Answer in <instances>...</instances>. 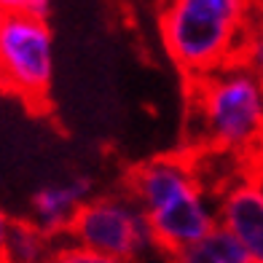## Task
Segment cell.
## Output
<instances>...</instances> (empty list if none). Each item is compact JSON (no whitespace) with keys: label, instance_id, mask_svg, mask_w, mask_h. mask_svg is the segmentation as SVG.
<instances>
[{"label":"cell","instance_id":"cell-1","mask_svg":"<svg viewBox=\"0 0 263 263\" xmlns=\"http://www.w3.org/2000/svg\"><path fill=\"white\" fill-rule=\"evenodd\" d=\"M191 83L199 142L207 151L250 161L263 140V76L245 57H236Z\"/></svg>","mask_w":263,"mask_h":263},{"label":"cell","instance_id":"cell-2","mask_svg":"<svg viewBox=\"0 0 263 263\" xmlns=\"http://www.w3.org/2000/svg\"><path fill=\"white\" fill-rule=\"evenodd\" d=\"M159 25L166 51L188 78L204 76L245 51V25L185 0H164Z\"/></svg>","mask_w":263,"mask_h":263},{"label":"cell","instance_id":"cell-3","mask_svg":"<svg viewBox=\"0 0 263 263\" xmlns=\"http://www.w3.org/2000/svg\"><path fill=\"white\" fill-rule=\"evenodd\" d=\"M54 78L51 30L43 16L3 14L0 19V89H8L32 105L49 97Z\"/></svg>","mask_w":263,"mask_h":263},{"label":"cell","instance_id":"cell-4","mask_svg":"<svg viewBox=\"0 0 263 263\" xmlns=\"http://www.w3.org/2000/svg\"><path fill=\"white\" fill-rule=\"evenodd\" d=\"M67 234L73 236V242L97 250L107 258V263L132 260L156 247L145 210L129 194L86 199L76 210Z\"/></svg>","mask_w":263,"mask_h":263},{"label":"cell","instance_id":"cell-5","mask_svg":"<svg viewBox=\"0 0 263 263\" xmlns=\"http://www.w3.org/2000/svg\"><path fill=\"white\" fill-rule=\"evenodd\" d=\"M145 215L151 220L156 247L172 258H180L191 245H196L218 226V207L210 204L201 185L170 199L166 204Z\"/></svg>","mask_w":263,"mask_h":263},{"label":"cell","instance_id":"cell-6","mask_svg":"<svg viewBox=\"0 0 263 263\" xmlns=\"http://www.w3.org/2000/svg\"><path fill=\"white\" fill-rule=\"evenodd\" d=\"M218 223L245 245L253 263H263V183L250 172L226 185L218 201Z\"/></svg>","mask_w":263,"mask_h":263},{"label":"cell","instance_id":"cell-7","mask_svg":"<svg viewBox=\"0 0 263 263\" xmlns=\"http://www.w3.org/2000/svg\"><path fill=\"white\" fill-rule=\"evenodd\" d=\"M196 185H201L196 170L180 156L151 159L129 172V196L145 212L166 204L170 199Z\"/></svg>","mask_w":263,"mask_h":263},{"label":"cell","instance_id":"cell-8","mask_svg":"<svg viewBox=\"0 0 263 263\" xmlns=\"http://www.w3.org/2000/svg\"><path fill=\"white\" fill-rule=\"evenodd\" d=\"M91 196L89 177H76L62 185L41 188L32 199V223H38L49 236L67 234V226L73 220L76 210Z\"/></svg>","mask_w":263,"mask_h":263},{"label":"cell","instance_id":"cell-9","mask_svg":"<svg viewBox=\"0 0 263 263\" xmlns=\"http://www.w3.org/2000/svg\"><path fill=\"white\" fill-rule=\"evenodd\" d=\"M180 260L185 263H253L245 245L220 223L207 236H201L196 245H191L180 255Z\"/></svg>","mask_w":263,"mask_h":263},{"label":"cell","instance_id":"cell-10","mask_svg":"<svg viewBox=\"0 0 263 263\" xmlns=\"http://www.w3.org/2000/svg\"><path fill=\"white\" fill-rule=\"evenodd\" d=\"M49 234L38 223H25V220H11L8 229V242H6V260H19V263H32L49 255Z\"/></svg>","mask_w":263,"mask_h":263},{"label":"cell","instance_id":"cell-11","mask_svg":"<svg viewBox=\"0 0 263 263\" xmlns=\"http://www.w3.org/2000/svg\"><path fill=\"white\" fill-rule=\"evenodd\" d=\"M185 3L212 11V14H218L229 22H236V25L247 22V8H250V0H185Z\"/></svg>","mask_w":263,"mask_h":263},{"label":"cell","instance_id":"cell-12","mask_svg":"<svg viewBox=\"0 0 263 263\" xmlns=\"http://www.w3.org/2000/svg\"><path fill=\"white\" fill-rule=\"evenodd\" d=\"M54 258H57V260H65V263H107V258L100 255L97 250L83 247V245H78V242H73L70 247L57 250Z\"/></svg>","mask_w":263,"mask_h":263},{"label":"cell","instance_id":"cell-13","mask_svg":"<svg viewBox=\"0 0 263 263\" xmlns=\"http://www.w3.org/2000/svg\"><path fill=\"white\" fill-rule=\"evenodd\" d=\"M247 62L263 76V30L255 38H250V43H247Z\"/></svg>","mask_w":263,"mask_h":263},{"label":"cell","instance_id":"cell-14","mask_svg":"<svg viewBox=\"0 0 263 263\" xmlns=\"http://www.w3.org/2000/svg\"><path fill=\"white\" fill-rule=\"evenodd\" d=\"M247 166H250V172H253V175L258 177V180L263 183V140L258 142V148L253 151V156H250Z\"/></svg>","mask_w":263,"mask_h":263},{"label":"cell","instance_id":"cell-15","mask_svg":"<svg viewBox=\"0 0 263 263\" xmlns=\"http://www.w3.org/2000/svg\"><path fill=\"white\" fill-rule=\"evenodd\" d=\"M49 8H51V0H25V14L32 16H49Z\"/></svg>","mask_w":263,"mask_h":263},{"label":"cell","instance_id":"cell-16","mask_svg":"<svg viewBox=\"0 0 263 263\" xmlns=\"http://www.w3.org/2000/svg\"><path fill=\"white\" fill-rule=\"evenodd\" d=\"M8 229H11V218L0 210V260H6V242H8Z\"/></svg>","mask_w":263,"mask_h":263},{"label":"cell","instance_id":"cell-17","mask_svg":"<svg viewBox=\"0 0 263 263\" xmlns=\"http://www.w3.org/2000/svg\"><path fill=\"white\" fill-rule=\"evenodd\" d=\"M0 11L3 14H19V11H25V0H0Z\"/></svg>","mask_w":263,"mask_h":263},{"label":"cell","instance_id":"cell-18","mask_svg":"<svg viewBox=\"0 0 263 263\" xmlns=\"http://www.w3.org/2000/svg\"><path fill=\"white\" fill-rule=\"evenodd\" d=\"M0 19H3V11H0Z\"/></svg>","mask_w":263,"mask_h":263}]
</instances>
